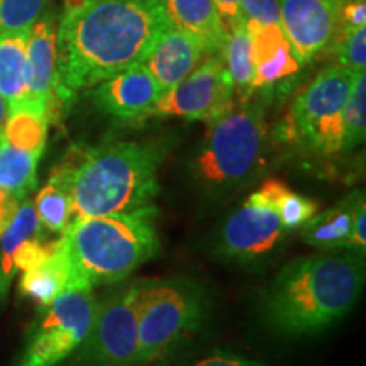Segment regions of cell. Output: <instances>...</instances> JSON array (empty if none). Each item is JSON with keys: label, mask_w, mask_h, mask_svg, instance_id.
I'll return each mask as SVG.
<instances>
[{"label": "cell", "mask_w": 366, "mask_h": 366, "mask_svg": "<svg viewBox=\"0 0 366 366\" xmlns=\"http://www.w3.org/2000/svg\"><path fill=\"white\" fill-rule=\"evenodd\" d=\"M167 27L157 0H66L56 24V112L80 92L143 63Z\"/></svg>", "instance_id": "6da1fadb"}, {"label": "cell", "mask_w": 366, "mask_h": 366, "mask_svg": "<svg viewBox=\"0 0 366 366\" xmlns=\"http://www.w3.org/2000/svg\"><path fill=\"white\" fill-rule=\"evenodd\" d=\"M363 285L365 256L353 251L297 258L269 283L264 320L283 336L320 332L350 314Z\"/></svg>", "instance_id": "7a4b0ae2"}, {"label": "cell", "mask_w": 366, "mask_h": 366, "mask_svg": "<svg viewBox=\"0 0 366 366\" xmlns=\"http://www.w3.org/2000/svg\"><path fill=\"white\" fill-rule=\"evenodd\" d=\"M164 149L154 143L112 141L75 149L59 164L71 192L73 219L134 212L153 205Z\"/></svg>", "instance_id": "3957f363"}, {"label": "cell", "mask_w": 366, "mask_h": 366, "mask_svg": "<svg viewBox=\"0 0 366 366\" xmlns=\"http://www.w3.org/2000/svg\"><path fill=\"white\" fill-rule=\"evenodd\" d=\"M154 205L134 212L75 219L59 236L75 288L117 283L159 249Z\"/></svg>", "instance_id": "277c9868"}, {"label": "cell", "mask_w": 366, "mask_h": 366, "mask_svg": "<svg viewBox=\"0 0 366 366\" xmlns=\"http://www.w3.org/2000/svg\"><path fill=\"white\" fill-rule=\"evenodd\" d=\"M207 126L195 159L197 178L212 190L234 189L251 180L264 159L263 105L241 100Z\"/></svg>", "instance_id": "5b68a950"}, {"label": "cell", "mask_w": 366, "mask_h": 366, "mask_svg": "<svg viewBox=\"0 0 366 366\" xmlns=\"http://www.w3.org/2000/svg\"><path fill=\"white\" fill-rule=\"evenodd\" d=\"M207 300L189 278L137 282L136 366L162 361L200 327Z\"/></svg>", "instance_id": "8992f818"}, {"label": "cell", "mask_w": 366, "mask_h": 366, "mask_svg": "<svg viewBox=\"0 0 366 366\" xmlns=\"http://www.w3.org/2000/svg\"><path fill=\"white\" fill-rule=\"evenodd\" d=\"M94 288H68L43 307L16 366H58L76 353L94 322Z\"/></svg>", "instance_id": "52a82bcc"}, {"label": "cell", "mask_w": 366, "mask_h": 366, "mask_svg": "<svg viewBox=\"0 0 366 366\" xmlns=\"http://www.w3.org/2000/svg\"><path fill=\"white\" fill-rule=\"evenodd\" d=\"M355 79L347 68L329 66L297 95L290 126L305 148L317 154L341 153L342 109Z\"/></svg>", "instance_id": "ba28073f"}, {"label": "cell", "mask_w": 366, "mask_h": 366, "mask_svg": "<svg viewBox=\"0 0 366 366\" xmlns=\"http://www.w3.org/2000/svg\"><path fill=\"white\" fill-rule=\"evenodd\" d=\"M76 353V366H136L137 282L97 300L94 322Z\"/></svg>", "instance_id": "9c48e42d"}, {"label": "cell", "mask_w": 366, "mask_h": 366, "mask_svg": "<svg viewBox=\"0 0 366 366\" xmlns=\"http://www.w3.org/2000/svg\"><path fill=\"white\" fill-rule=\"evenodd\" d=\"M232 105L234 86L224 65L222 54L219 53L209 54L187 79L164 92L149 116L210 122Z\"/></svg>", "instance_id": "30bf717a"}, {"label": "cell", "mask_w": 366, "mask_h": 366, "mask_svg": "<svg viewBox=\"0 0 366 366\" xmlns=\"http://www.w3.org/2000/svg\"><path fill=\"white\" fill-rule=\"evenodd\" d=\"M287 232L267 192L259 187L224 222L219 248L229 258L251 262L272 253Z\"/></svg>", "instance_id": "8fae6325"}, {"label": "cell", "mask_w": 366, "mask_h": 366, "mask_svg": "<svg viewBox=\"0 0 366 366\" xmlns=\"http://www.w3.org/2000/svg\"><path fill=\"white\" fill-rule=\"evenodd\" d=\"M342 4L345 0H278L283 34L300 65L332 43Z\"/></svg>", "instance_id": "7c38bea8"}, {"label": "cell", "mask_w": 366, "mask_h": 366, "mask_svg": "<svg viewBox=\"0 0 366 366\" xmlns=\"http://www.w3.org/2000/svg\"><path fill=\"white\" fill-rule=\"evenodd\" d=\"M162 95V86L143 63L116 73L92 90V100L100 111L121 121L149 117Z\"/></svg>", "instance_id": "4fadbf2b"}, {"label": "cell", "mask_w": 366, "mask_h": 366, "mask_svg": "<svg viewBox=\"0 0 366 366\" xmlns=\"http://www.w3.org/2000/svg\"><path fill=\"white\" fill-rule=\"evenodd\" d=\"M56 21L43 14L27 38V102L56 116Z\"/></svg>", "instance_id": "5bb4252c"}, {"label": "cell", "mask_w": 366, "mask_h": 366, "mask_svg": "<svg viewBox=\"0 0 366 366\" xmlns=\"http://www.w3.org/2000/svg\"><path fill=\"white\" fill-rule=\"evenodd\" d=\"M204 54L205 51L199 41L168 26L154 41L153 48L143 59V65L164 94L187 79L200 65Z\"/></svg>", "instance_id": "9a60e30c"}, {"label": "cell", "mask_w": 366, "mask_h": 366, "mask_svg": "<svg viewBox=\"0 0 366 366\" xmlns=\"http://www.w3.org/2000/svg\"><path fill=\"white\" fill-rule=\"evenodd\" d=\"M167 24L199 41L205 54L222 53L229 29L212 0H157Z\"/></svg>", "instance_id": "2e32d148"}, {"label": "cell", "mask_w": 366, "mask_h": 366, "mask_svg": "<svg viewBox=\"0 0 366 366\" xmlns=\"http://www.w3.org/2000/svg\"><path fill=\"white\" fill-rule=\"evenodd\" d=\"M19 288L22 294L34 300L39 307H46V305L51 304L68 288H75L73 273L65 249H63L61 239H56V246L48 258L34 264L33 268L22 272Z\"/></svg>", "instance_id": "e0dca14e"}, {"label": "cell", "mask_w": 366, "mask_h": 366, "mask_svg": "<svg viewBox=\"0 0 366 366\" xmlns=\"http://www.w3.org/2000/svg\"><path fill=\"white\" fill-rule=\"evenodd\" d=\"M31 29L0 33V95L9 112L27 102V38Z\"/></svg>", "instance_id": "ac0fdd59"}, {"label": "cell", "mask_w": 366, "mask_h": 366, "mask_svg": "<svg viewBox=\"0 0 366 366\" xmlns=\"http://www.w3.org/2000/svg\"><path fill=\"white\" fill-rule=\"evenodd\" d=\"M355 195L350 194L334 207L315 214L300 227V236L307 244L322 251H337L346 248L353 226Z\"/></svg>", "instance_id": "d6986e66"}, {"label": "cell", "mask_w": 366, "mask_h": 366, "mask_svg": "<svg viewBox=\"0 0 366 366\" xmlns=\"http://www.w3.org/2000/svg\"><path fill=\"white\" fill-rule=\"evenodd\" d=\"M41 226L33 200H21L19 209L6 231L0 234V300L6 299L11 283L16 277V256L21 246L31 237L41 236Z\"/></svg>", "instance_id": "ffe728a7"}, {"label": "cell", "mask_w": 366, "mask_h": 366, "mask_svg": "<svg viewBox=\"0 0 366 366\" xmlns=\"http://www.w3.org/2000/svg\"><path fill=\"white\" fill-rule=\"evenodd\" d=\"M33 204L41 231L59 236L66 231L73 219V202L68 178L61 168H54L48 183L41 189Z\"/></svg>", "instance_id": "44dd1931"}, {"label": "cell", "mask_w": 366, "mask_h": 366, "mask_svg": "<svg viewBox=\"0 0 366 366\" xmlns=\"http://www.w3.org/2000/svg\"><path fill=\"white\" fill-rule=\"evenodd\" d=\"M48 112L41 111L34 105L24 104L9 112L0 139L6 141L12 148L43 157L46 139H48Z\"/></svg>", "instance_id": "7402d4cb"}, {"label": "cell", "mask_w": 366, "mask_h": 366, "mask_svg": "<svg viewBox=\"0 0 366 366\" xmlns=\"http://www.w3.org/2000/svg\"><path fill=\"white\" fill-rule=\"evenodd\" d=\"M221 54L229 76H231L232 86H234V94H239L241 100H248L253 95L254 61L244 19L229 27L226 44H224Z\"/></svg>", "instance_id": "603a6c76"}, {"label": "cell", "mask_w": 366, "mask_h": 366, "mask_svg": "<svg viewBox=\"0 0 366 366\" xmlns=\"http://www.w3.org/2000/svg\"><path fill=\"white\" fill-rule=\"evenodd\" d=\"M41 154L12 148L0 139V189H6L19 200L27 199L38 185Z\"/></svg>", "instance_id": "cb8c5ba5"}, {"label": "cell", "mask_w": 366, "mask_h": 366, "mask_svg": "<svg viewBox=\"0 0 366 366\" xmlns=\"http://www.w3.org/2000/svg\"><path fill=\"white\" fill-rule=\"evenodd\" d=\"M262 189L267 192L269 200H272L285 231L300 229L310 217L317 214V204L314 200L290 190L285 183L278 180H267L263 182Z\"/></svg>", "instance_id": "d4e9b609"}, {"label": "cell", "mask_w": 366, "mask_h": 366, "mask_svg": "<svg viewBox=\"0 0 366 366\" xmlns=\"http://www.w3.org/2000/svg\"><path fill=\"white\" fill-rule=\"evenodd\" d=\"M366 134V76L365 71L356 73L350 97L342 109V151H353L365 143Z\"/></svg>", "instance_id": "484cf974"}, {"label": "cell", "mask_w": 366, "mask_h": 366, "mask_svg": "<svg viewBox=\"0 0 366 366\" xmlns=\"http://www.w3.org/2000/svg\"><path fill=\"white\" fill-rule=\"evenodd\" d=\"M300 66L302 65L297 61L295 54L292 53L290 44L282 46L272 58L254 66L253 92L268 89V86L295 75L300 70Z\"/></svg>", "instance_id": "4316f807"}, {"label": "cell", "mask_w": 366, "mask_h": 366, "mask_svg": "<svg viewBox=\"0 0 366 366\" xmlns=\"http://www.w3.org/2000/svg\"><path fill=\"white\" fill-rule=\"evenodd\" d=\"M49 0H0V33L31 29Z\"/></svg>", "instance_id": "83f0119b"}, {"label": "cell", "mask_w": 366, "mask_h": 366, "mask_svg": "<svg viewBox=\"0 0 366 366\" xmlns=\"http://www.w3.org/2000/svg\"><path fill=\"white\" fill-rule=\"evenodd\" d=\"M336 53L340 66L347 68V70L361 73L365 71L366 66V26L358 27V29L350 31V33L336 34Z\"/></svg>", "instance_id": "f1b7e54d"}, {"label": "cell", "mask_w": 366, "mask_h": 366, "mask_svg": "<svg viewBox=\"0 0 366 366\" xmlns=\"http://www.w3.org/2000/svg\"><path fill=\"white\" fill-rule=\"evenodd\" d=\"M241 14L244 21L259 24H280L278 0H241Z\"/></svg>", "instance_id": "f546056e"}, {"label": "cell", "mask_w": 366, "mask_h": 366, "mask_svg": "<svg viewBox=\"0 0 366 366\" xmlns=\"http://www.w3.org/2000/svg\"><path fill=\"white\" fill-rule=\"evenodd\" d=\"M347 251L365 256L366 251V204L363 192H356L353 207V226H351L350 241L346 244Z\"/></svg>", "instance_id": "4dcf8cb0"}, {"label": "cell", "mask_w": 366, "mask_h": 366, "mask_svg": "<svg viewBox=\"0 0 366 366\" xmlns=\"http://www.w3.org/2000/svg\"><path fill=\"white\" fill-rule=\"evenodd\" d=\"M363 26H366V0H345L336 34L350 33Z\"/></svg>", "instance_id": "1f68e13d"}, {"label": "cell", "mask_w": 366, "mask_h": 366, "mask_svg": "<svg viewBox=\"0 0 366 366\" xmlns=\"http://www.w3.org/2000/svg\"><path fill=\"white\" fill-rule=\"evenodd\" d=\"M187 366H264L263 363L254 360H248L244 356L227 353V351H216V353L207 355L205 358L194 361Z\"/></svg>", "instance_id": "d6a6232c"}, {"label": "cell", "mask_w": 366, "mask_h": 366, "mask_svg": "<svg viewBox=\"0 0 366 366\" xmlns=\"http://www.w3.org/2000/svg\"><path fill=\"white\" fill-rule=\"evenodd\" d=\"M19 204L21 200L16 195H12L6 189H0V234L6 231V227L16 216Z\"/></svg>", "instance_id": "836d02e7"}, {"label": "cell", "mask_w": 366, "mask_h": 366, "mask_svg": "<svg viewBox=\"0 0 366 366\" xmlns=\"http://www.w3.org/2000/svg\"><path fill=\"white\" fill-rule=\"evenodd\" d=\"M212 2L216 4L217 11L221 14L222 21L226 22L227 29L242 21L241 0H212Z\"/></svg>", "instance_id": "e575fe53"}, {"label": "cell", "mask_w": 366, "mask_h": 366, "mask_svg": "<svg viewBox=\"0 0 366 366\" xmlns=\"http://www.w3.org/2000/svg\"><path fill=\"white\" fill-rule=\"evenodd\" d=\"M7 116H9V107L6 100H4L2 95H0V137H2V129H4V124H6Z\"/></svg>", "instance_id": "d590c367"}]
</instances>
